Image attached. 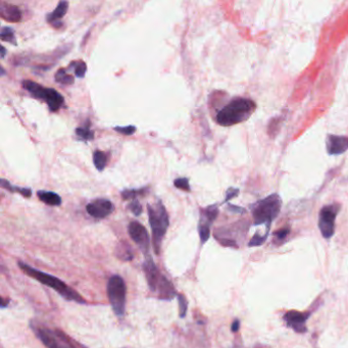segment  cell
Returning <instances> with one entry per match:
<instances>
[{
    "label": "cell",
    "instance_id": "9a60e30c",
    "mask_svg": "<svg viewBox=\"0 0 348 348\" xmlns=\"http://www.w3.org/2000/svg\"><path fill=\"white\" fill-rule=\"evenodd\" d=\"M68 9H69V3L66 2V0H63L61 2L58 7L56 8V10L48 14L46 16V21L51 24L55 28H61L63 26V22H61L60 20L64 18V16L68 13Z\"/></svg>",
    "mask_w": 348,
    "mask_h": 348
},
{
    "label": "cell",
    "instance_id": "8992f818",
    "mask_svg": "<svg viewBox=\"0 0 348 348\" xmlns=\"http://www.w3.org/2000/svg\"><path fill=\"white\" fill-rule=\"evenodd\" d=\"M22 85L35 98L46 102L49 111L52 113L60 111L65 104L64 96L53 88H45L42 85L31 80L23 81Z\"/></svg>",
    "mask_w": 348,
    "mask_h": 348
},
{
    "label": "cell",
    "instance_id": "7402d4cb",
    "mask_svg": "<svg viewBox=\"0 0 348 348\" xmlns=\"http://www.w3.org/2000/svg\"><path fill=\"white\" fill-rule=\"evenodd\" d=\"M117 255L119 258H121L124 261H129L133 258V253L130 247L126 243H122L121 247H118L117 249Z\"/></svg>",
    "mask_w": 348,
    "mask_h": 348
},
{
    "label": "cell",
    "instance_id": "3957f363",
    "mask_svg": "<svg viewBox=\"0 0 348 348\" xmlns=\"http://www.w3.org/2000/svg\"><path fill=\"white\" fill-rule=\"evenodd\" d=\"M147 284L152 292H155L160 299H173L176 295V290L173 284L164 276L150 255H147L143 263Z\"/></svg>",
    "mask_w": 348,
    "mask_h": 348
},
{
    "label": "cell",
    "instance_id": "f1b7e54d",
    "mask_svg": "<svg viewBox=\"0 0 348 348\" xmlns=\"http://www.w3.org/2000/svg\"><path fill=\"white\" fill-rule=\"evenodd\" d=\"M267 238V234H264L262 236H260L258 233H256L252 238L251 240L249 241V246L250 247H254V246H260L263 244V242L266 240Z\"/></svg>",
    "mask_w": 348,
    "mask_h": 348
},
{
    "label": "cell",
    "instance_id": "7a4b0ae2",
    "mask_svg": "<svg viewBox=\"0 0 348 348\" xmlns=\"http://www.w3.org/2000/svg\"><path fill=\"white\" fill-rule=\"evenodd\" d=\"M19 266L26 275L37 280L41 284L52 288L60 295H62L65 299H67L69 301H75L78 303H86L84 298L76 290H74L73 288L68 286L65 282H63L59 278L51 276L49 274H46L44 272L38 271V270H36V269H34V267L30 266L29 264L22 262V261H19Z\"/></svg>",
    "mask_w": 348,
    "mask_h": 348
},
{
    "label": "cell",
    "instance_id": "4dcf8cb0",
    "mask_svg": "<svg viewBox=\"0 0 348 348\" xmlns=\"http://www.w3.org/2000/svg\"><path fill=\"white\" fill-rule=\"evenodd\" d=\"M290 233V229L289 228H284V229H280L278 231L275 232V238L276 241L278 242H282L286 239V237L288 236V234Z\"/></svg>",
    "mask_w": 348,
    "mask_h": 348
},
{
    "label": "cell",
    "instance_id": "e0dca14e",
    "mask_svg": "<svg viewBox=\"0 0 348 348\" xmlns=\"http://www.w3.org/2000/svg\"><path fill=\"white\" fill-rule=\"evenodd\" d=\"M218 216H219V208L216 204L207 206L201 210V218H200L199 224L207 225L210 227V225L213 223V221L217 219Z\"/></svg>",
    "mask_w": 348,
    "mask_h": 348
},
{
    "label": "cell",
    "instance_id": "2e32d148",
    "mask_svg": "<svg viewBox=\"0 0 348 348\" xmlns=\"http://www.w3.org/2000/svg\"><path fill=\"white\" fill-rule=\"evenodd\" d=\"M37 196L42 202H44L47 205L60 206L62 204V197L56 192L41 190L37 192Z\"/></svg>",
    "mask_w": 348,
    "mask_h": 348
},
{
    "label": "cell",
    "instance_id": "484cf974",
    "mask_svg": "<svg viewBox=\"0 0 348 348\" xmlns=\"http://www.w3.org/2000/svg\"><path fill=\"white\" fill-rule=\"evenodd\" d=\"M74 69H75V75L78 78H84L85 74L87 72V66L84 62H78L74 63Z\"/></svg>",
    "mask_w": 348,
    "mask_h": 348
},
{
    "label": "cell",
    "instance_id": "277c9868",
    "mask_svg": "<svg viewBox=\"0 0 348 348\" xmlns=\"http://www.w3.org/2000/svg\"><path fill=\"white\" fill-rule=\"evenodd\" d=\"M147 211H148L149 224H150L151 231H152V241H153L154 251L156 254H159L163 239L170 225L169 215L165 205L163 204L160 200H157V202L154 205L148 204Z\"/></svg>",
    "mask_w": 348,
    "mask_h": 348
},
{
    "label": "cell",
    "instance_id": "8fae6325",
    "mask_svg": "<svg viewBox=\"0 0 348 348\" xmlns=\"http://www.w3.org/2000/svg\"><path fill=\"white\" fill-rule=\"evenodd\" d=\"M87 212L95 219H104L113 213L115 206L109 199L99 198L90 202L86 206Z\"/></svg>",
    "mask_w": 348,
    "mask_h": 348
},
{
    "label": "cell",
    "instance_id": "5bb4252c",
    "mask_svg": "<svg viewBox=\"0 0 348 348\" xmlns=\"http://www.w3.org/2000/svg\"><path fill=\"white\" fill-rule=\"evenodd\" d=\"M0 16L7 22L19 23L22 19V12L18 7L4 2L0 5Z\"/></svg>",
    "mask_w": 348,
    "mask_h": 348
},
{
    "label": "cell",
    "instance_id": "cb8c5ba5",
    "mask_svg": "<svg viewBox=\"0 0 348 348\" xmlns=\"http://www.w3.org/2000/svg\"><path fill=\"white\" fill-rule=\"evenodd\" d=\"M146 188H142V189H126L122 192V198L124 200H128V199H136V196L138 194H145L146 192Z\"/></svg>",
    "mask_w": 348,
    "mask_h": 348
},
{
    "label": "cell",
    "instance_id": "d4e9b609",
    "mask_svg": "<svg viewBox=\"0 0 348 348\" xmlns=\"http://www.w3.org/2000/svg\"><path fill=\"white\" fill-rule=\"evenodd\" d=\"M178 302H179V315L180 317H185L188 309V302L184 294L178 295Z\"/></svg>",
    "mask_w": 348,
    "mask_h": 348
},
{
    "label": "cell",
    "instance_id": "44dd1931",
    "mask_svg": "<svg viewBox=\"0 0 348 348\" xmlns=\"http://www.w3.org/2000/svg\"><path fill=\"white\" fill-rule=\"evenodd\" d=\"M0 38H2L3 41L10 42L13 45H18L17 39L15 36V31L11 27H3L2 33H0Z\"/></svg>",
    "mask_w": 348,
    "mask_h": 348
},
{
    "label": "cell",
    "instance_id": "6da1fadb",
    "mask_svg": "<svg viewBox=\"0 0 348 348\" xmlns=\"http://www.w3.org/2000/svg\"><path fill=\"white\" fill-rule=\"evenodd\" d=\"M256 104L248 98L238 97L224 106L217 116V122L223 127H230L243 123L255 112Z\"/></svg>",
    "mask_w": 348,
    "mask_h": 348
},
{
    "label": "cell",
    "instance_id": "f546056e",
    "mask_svg": "<svg viewBox=\"0 0 348 348\" xmlns=\"http://www.w3.org/2000/svg\"><path fill=\"white\" fill-rule=\"evenodd\" d=\"M131 211L136 216L139 217L142 213V205L140 204V202L137 199H133L129 205Z\"/></svg>",
    "mask_w": 348,
    "mask_h": 348
},
{
    "label": "cell",
    "instance_id": "e575fe53",
    "mask_svg": "<svg viewBox=\"0 0 348 348\" xmlns=\"http://www.w3.org/2000/svg\"><path fill=\"white\" fill-rule=\"evenodd\" d=\"M0 50H2V59H5L6 55H7V49L5 46H2L0 47Z\"/></svg>",
    "mask_w": 348,
    "mask_h": 348
},
{
    "label": "cell",
    "instance_id": "603a6c76",
    "mask_svg": "<svg viewBox=\"0 0 348 348\" xmlns=\"http://www.w3.org/2000/svg\"><path fill=\"white\" fill-rule=\"evenodd\" d=\"M76 134L80 138H82L84 140H87V141L93 140V138H94V132L88 126L77 128L76 129Z\"/></svg>",
    "mask_w": 348,
    "mask_h": 348
},
{
    "label": "cell",
    "instance_id": "4316f807",
    "mask_svg": "<svg viewBox=\"0 0 348 348\" xmlns=\"http://www.w3.org/2000/svg\"><path fill=\"white\" fill-rule=\"evenodd\" d=\"M174 185L178 189H181V190H184V191H187V192L191 191L188 178H178V179H176L174 181Z\"/></svg>",
    "mask_w": 348,
    "mask_h": 348
},
{
    "label": "cell",
    "instance_id": "30bf717a",
    "mask_svg": "<svg viewBox=\"0 0 348 348\" xmlns=\"http://www.w3.org/2000/svg\"><path fill=\"white\" fill-rule=\"evenodd\" d=\"M128 232H129L131 239L137 244V246L141 249V251L145 254V256H147V254L149 255L148 252H149L150 241H149V235L147 233L146 228L139 222L133 221L129 224Z\"/></svg>",
    "mask_w": 348,
    "mask_h": 348
},
{
    "label": "cell",
    "instance_id": "1f68e13d",
    "mask_svg": "<svg viewBox=\"0 0 348 348\" xmlns=\"http://www.w3.org/2000/svg\"><path fill=\"white\" fill-rule=\"evenodd\" d=\"M239 194V189H236V188H229L226 192V198H225V201H229L230 199L236 197L237 195Z\"/></svg>",
    "mask_w": 348,
    "mask_h": 348
},
{
    "label": "cell",
    "instance_id": "ac0fdd59",
    "mask_svg": "<svg viewBox=\"0 0 348 348\" xmlns=\"http://www.w3.org/2000/svg\"><path fill=\"white\" fill-rule=\"evenodd\" d=\"M0 183H2V187L11 191V192H18L20 193L21 195H23L24 197H31L32 195V190L30 188H26V187H18V186H13L9 181H7L6 179H2V181H0Z\"/></svg>",
    "mask_w": 348,
    "mask_h": 348
},
{
    "label": "cell",
    "instance_id": "836d02e7",
    "mask_svg": "<svg viewBox=\"0 0 348 348\" xmlns=\"http://www.w3.org/2000/svg\"><path fill=\"white\" fill-rule=\"evenodd\" d=\"M239 329H240V322H239V319H235L231 326V330H232V332L235 333V332H238Z\"/></svg>",
    "mask_w": 348,
    "mask_h": 348
},
{
    "label": "cell",
    "instance_id": "d6a6232c",
    "mask_svg": "<svg viewBox=\"0 0 348 348\" xmlns=\"http://www.w3.org/2000/svg\"><path fill=\"white\" fill-rule=\"evenodd\" d=\"M228 209L233 211V212H237V213H243L245 212V209L242 208V207H239V206H235V205H232V204H229L228 205Z\"/></svg>",
    "mask_w": 348,
    "mask_h": 348
},
{
    "label": "cell",
    "instance_id": "ffe728a7",
    "mask_svg": "<svg viewBox=\"0 0 348 348\" xmlns=\"http://www.w3.org/2000/svg\"><path fill=\"white\" fill-rule=\"evenodd\" d=\"M55 79L58 83L63 84V85H72L74 83V76L67 74L65 69H60L57 72Z\"/></svg>",
    "mask_w": 348,
    "mask_h": 348
},
{
    "label": "cell",
    "instance_id": "52a82bcc",
    "mask_svg": "<svg viewBox=\"0 0 348 348\" xmlns=\"http://www.w3.org/2000/svg\"><path fill=\"white\" fill-rule=\"evenodd\" d=\"M127 287L121 276L115 275L108 282V296L115 314L119 317L124 316L126 310Z\"/></svg>",
    "mask_w": 348,
    "mask_h": 348
},
{
    "label": "cell",
    "instance_id": "d6986e66",
    "mask_svg": "<svg viewBox=\"0 0 348 348\" xmlns=\"http://www.w3.org/2000/svg\"><path fill=\"white\" fill-rule=\"evenodd\" d=\"M93 163L95 168L99 172H102L108 165V154L101 150H96L93 153Z\"/></svg>",
    "mask_w": 348,
    "mask_h": 348
},
{
    "label": "cell",
    "instance_id": "5b68a950",
    "mask_svg": "<svg viewBox=\"0 0 348 348\" xmlns=\"http://www.w3.org/2000/svg\"><path fill=\"white\" fill-rule=\"evenodd\" d=\"M281 207L282 199L277 193L257 200L250 206L254 225L266 224V226L270 227L271 223L279 216Z\"/></svg>",
    "mask_w": 348,
    "mask_h": 348
},
{
    "label": "cell",
    "instance_id": "4fadbf2b",
    "mask_svg": "<svg viewBox=\"0 0 348 348\" xmlns=\"http://www.w3.org/2000/svg\"><path fill=\"white\" fill-rule=\"evenodd\" d=\"M326 146L330 155L342 154L348 149V137L329 134L327 136Z\"/></svg>",
    "mask_w": 348,
    "mask_h": 348
},
{
    "label": "cell",
    "instance_id": "9c48e42d",
    "mask_svg": "<svg viewBox=\"0 0 348 348\" xmlns=\"http://www.w3.org/2000/svg\"><path fill=\"white\" fill-rule=\"evenodd\" d=\"M340 210V204L334 203L324 206L318 215V228L325 239H330L335 233V221Z\"/></svg>",
    "mask_w": 348,
    "mask_h": 348
},
{
    "label": "cell",
    "instance_id": "83f0119b",
    "mask_svg": "<svg viewBox=\"0 0 348 348\" xmlns=\"http://www.w3.org/2000/svg\"><path fill=\"white\" fill-rule=\"evenodd\" d=\"M114 129H115L116 132H118V133H120V134H123V135H126V136L133 135V134L136 132V130H137L136 127H135V126H132V125H130V126H125V127H123V126H117V127H115Z\"/></svg>",
    "mask_w": 348,
    "mask_h": 348
},
{
    "label": "cell",
    "instance_id": "d590c367",
    "mask_svg": "<svg viewBox=\"0 0 348 348\" xmlns=\"http://www.w3.org/2000/svg\"><path fill=\"white\" fill-rule=\"evenodd\" d=\"M6 75V71L4 70V68H2V76H5Z\"/></svg>",
    "mask_w": 348,
    "mask_h": 348
},
{
    "label": "cell",
    "instance_id": "7c38bea8",
    "mask_svg": "<svg viewBox=\"0 0 348 348\" xmlns=\"http://www.w3.org/2000/svg\"><path fill=\"white\" fill-rule=\"evenodd\" d=\"M309 316V313L300 312L297 310H290L284 314V320L287 326L294 330L296 333H305L307 331L306 320Z\"/></svg>",
    "mask_w": 348,
    "mask_h": 348
},
{
    "label": "cell",
    "instance_id": "ba28073f",
    "mask_svg": "<svg viewBox=\"0 0 348 348\" xmlns=\"http://www.w3.org/2000/svg\"><path fill=\"white\" fill-rule=\"evenodd\" d=\"M35 332L47 348H75L68 337L59 330L37 328Z\"/></svg>",
    "mask_w": 348,
    "mask_h": 348
}]
</instances>
